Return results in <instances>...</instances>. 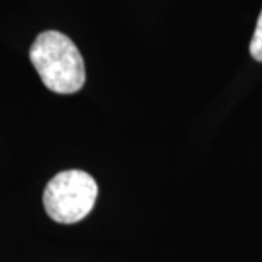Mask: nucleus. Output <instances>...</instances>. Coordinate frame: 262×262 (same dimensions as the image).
Returning a JSON list of instances; mask_svg holds the SVG:
<instances>
[{
  "label": "nucleus",
  "mask_w": 262,
  "mask_h": 262,
  "mask_svg": "<svg viewBox=\"0 0 262 262\" xmlns=\"http://www.w3.org/2000/svg\"><path fill=\"white\" fill-rule=\"evenodd\" d=\"M251 56L256 61H262V12L256 22V28L253 32V37L251 39V46H249Z\"/></svg>",
  "instance_id": "obj_3"
},
{
  "label": "nucleus",
  "mask_w": 262,
  "mask_h": 262,
  "mask_svg": "<svg viewBox=\"0 0 262 262\" xmlns=\"http://www.w3.org/2000/svg\"><path fill=\"white\" fill-rule=\"evenodd\" d=\"M98 185L83 170H64L57 173L44 189L42 203L47 214L63 225H73L83 220L94 208Z\"/></svg>",
  "instance_id": "obj_2"
},
{
  "label": "nucleus",
  "mask_w": 262,
  "mask_h": 262,
  "mask_svg": "<svg viewBox=\"0 0 262 262\" xmlns=\"http://www.w3.org/2000/svg\"><path fill=\"white\" fill-rule=\"evenodd\" d=\"M29 58L50 91L70 95L83 88V58L75 42L64 34L57 31L39 34L29 50Z\"/></svg>",
  "instance_id": "obj_1"
}]
</instances>
